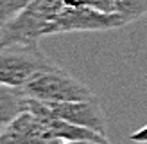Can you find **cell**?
I'll return each mask as SVG.
<instances>
[{"label": "cell", "instance_id": "7", "mask_svg": "<svg viewBox=\"0 0 147 144\" xmlns=\"http://www.w3.org/2000/svg\"><path fill=\"white\" fill-rule=\"evenodd\" d=\"M27 110V96L22 88L0 83V133Z\"/></svg>", "mask_w": 147, "mask_h": 144}, {"label": "cell", "instance_id": "4", "mask_svg": "<svg viewBox=\"0 0 147 144\" xmlns=\"http://www.w3.org/2000/svg\"><path fill=\"white\" fill-rule=\"evenodd\" d=\"M27 110L34 113L54 115L108 137V119L97 97L83 101H61V103H43V101L27 97Z\"/></svg>", "mask_w": 147, "mask_h": 144}, {"label": "cell", "instance_id": "8", "mask_svg": "<svg viewBox=\"0 0 147 144\" xmlns=\"http://www.w3.org/2000/svg\"><path fill=\"white\" fill-rule=\"evenodd\" d=\"M115 9L127 25L147 14V0H115Z\"/></svg>", "mask_w": 147, "mask_h": 144}, {"label": "cell", "instance_id": "3", "mask_svg": "<svg viewBox=\"0 0 147 144\" xmlns=\"http://www.w3.org/2000/svg\"><path fill=\"white\" fill-rule=\"evenodd\" d=\"M57 65L34 45H7L0 47V83L24 88V85L40 70Z\"/></svg>", "mask_w": 147, "mask_h": 144}, {"label": "cell", "instance_id": "12", "mask_svg": "<svg viewBox=\"0 0 147 144\" xmlns=\"http://www.w3.org/2000/svg\"><path fill=\"white\" fill-rule=\"evenodd\" d=\"M61 144H111L109 139L104 141H92V139H83V141H63Z\"/></svg>", "mask_w": 147, "mask_h": 144}, {"label": "cell", "instance_id": "5", "mask_svg": "<svg viewBox=\"0 0 147 144\" xmlns=\"http://www.w3.org/2000/svg\"><path fill=\"white\" fill-rule=\"evenodd\" d=\"M124 20L117 13L108 14L88 5L83 7H70L63 5L59 13L52 18L47 27V36L50 34H63V33H90V31H109L119 29Z\"/></svg>", "mask_w": 147, "mask_h": 144}, {"label": "cell", "instance_id": "1", "mask_svg": "<svg viewBox=\"0 0 147 144\" xmlns=\"http://www.w3.org/2000/svg\"><path fill=\"white\" fill-rule=\"evenodd\" d=\"M63 0H32L20 14L0 29V47L7 45H34L47 36V27L52 22Z\"/></svg>", "mask_w": 147, "mask_h": 144}, {"label": "cell", "instance_id": "9", "mask_svg": "<svg viewBox=\"0 0 147 144\" xmlns=\"http://www.w3.org/2000/svg\"><path fill=\"white\" fill-rule=\"evenodd\" d=\"M32 0H0V29L20 14Z\"/></svg>", "mask_w": 147, "mask_h": 144}, {"label": "cell", "instance_id": "6", "mask_svg": "<svg viewBox=\"0 0 147 144\" xmlns=\"http://www.w3.org/2000/svg\"><path fill=\"white\" fill-rule=\"evenodd\" d=\"M63 141L56 139L43 117L32 112H22L2 133L0 144H61Z\"/></svg>", "mask_w": 147, "mask_h": 144}, {"label": "cell", "instance_id": "2", "mask_svg": "<svg viewBox=\"0 0 147 144\" xmlns=\"http://www.w3.org/2000/svg\"><path fill=\"white\" fill-rule=\"evenodd\" d=\"M24 94L31 99L43 103H61V101H83L97 97L92 88L77 77L63 70L59 65L43 69L24 85Z\"/></svg>", "mask_w": 147, "mask_h": 144}, {"label": "cell", "instance_id": "13", "mask_svg": "<svg viewBox=\"0 0 147 144\" xmlns=\"http://www.w3.org/2000/svg\"><path fill=\"white\" fill-rule=\"evenodd\" d=\"M65 5H70V7H83L84 5V0H63Z\"/></svg>", "mask_w": 147, "mask_h": 144}, {"label": "cell", "instance_id": "10", "mask_svg": "<svg viewBox=\"0 0 147 144\" xmlns=\"http://www.w3.org/2000/svg\"><path fill=\"white\" fill-rule=\"evenodd\" d=\"M84 5L92 7V9H97V11H102V13H108V14L117 13L115 0H84Z\"/></svg>", "mask_w": 147, "mask_h": 144}, {"label": "cell", "instance_id": "11", "mask_svg": "<svg viewBox=\"0 0 147 144\" xmlns=\"http://www.w3.org/2000/svg\"><path fill=\"white\" fill-rule=\"evenodd\" d=\"M127 139L133 141V142H138V144H147V124L142 126V128H138L136 132H133Z\"/></svg>", "mask_w": 147, "mask_h": 144}]
</instances>
